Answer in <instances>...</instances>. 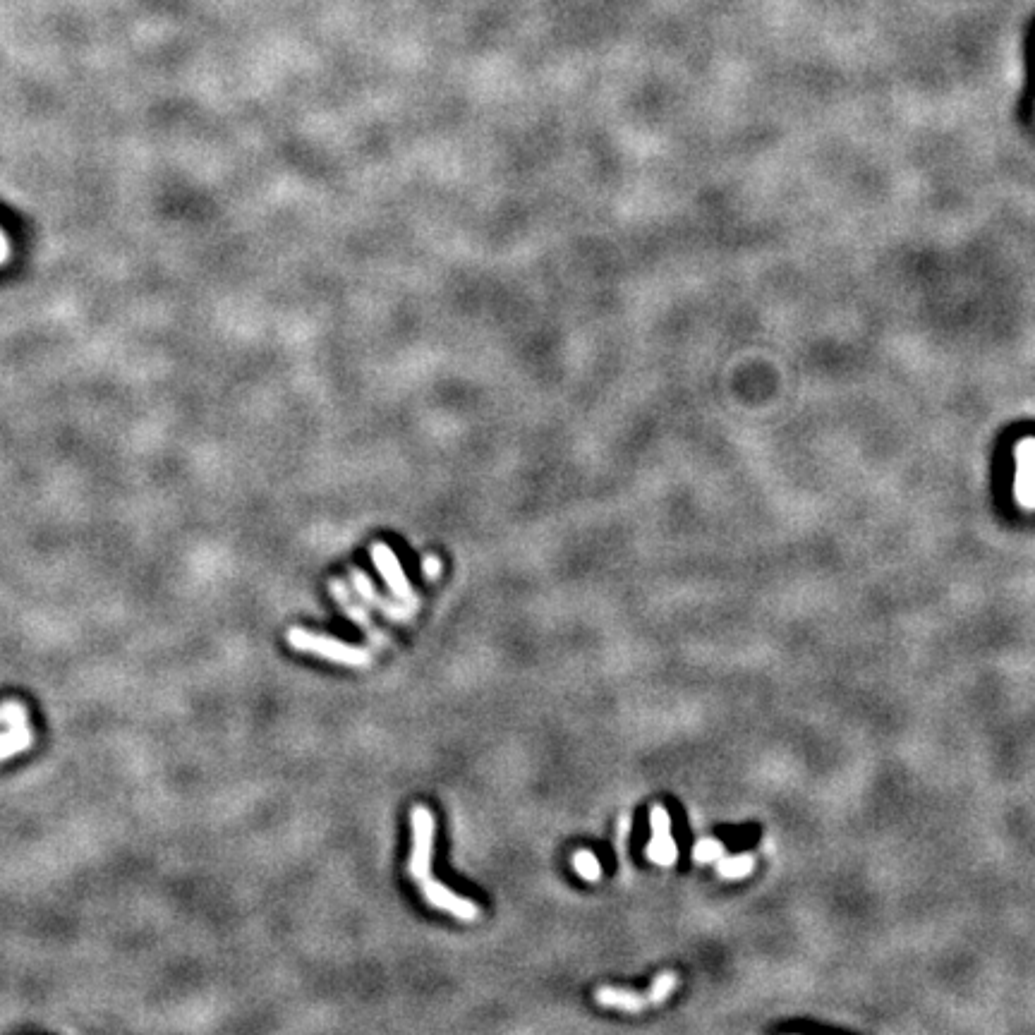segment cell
Wrapping results in <instances>:
<instances>
[{
	"label": "cell",
	"instance_id": "1",
	"mask_svg": "<svg viewBox=\"0 0 1035 1035\" xmlns=\"http://www.w3.org/2000/svg\"><path fill=\"white\" fill-rule=\"evenodd\" d=\"M288 643L293 645L295 650L310 652V655L329 659V662L336 664H345V667H367V664L372 662V652L365 650V647L343 643V640L329 638V635L305 631V628H290Z\"/></svg>",
	"mask_w": 1035,
	"mask_h": 1035
},
{
	"label": "cell",
	"instance_id": "2",
	"mask_svg": "<svg viewBox=\"0 0 1035 1035\" xmlns=\"http://www.w3.org/2000/svg\"><path fill=\"white\" fill-rule=\"evenodd\" d=\"M676 985H679V976L676 973H659V976L655 978V983L650 985V990L645 992V995H640V992H633V990H623V988H599L595 992V1000L597 1004H602V1007H609V1009H621V1012H643V1009L647 1007H659V1004L667 1002V997H671V992L676 990Z\"/></svg>",
	"mask_w": 1035,
	"mask_h": 1035
},
{
	"label": "cell",
	"instance_id": "3",
	"mask_svg": "<svg viewBox=\"0 0 1035 1035\" xmlns=\"http://www.w3.org/2000/svg\"><path fill=\"white\" fill-rule=\"evenodd\" d=\"M410 825H413V851H410V875L417 882H427L432 877V853H434V822L432 810L425 805H415L410 813Z\"/></svg>",
	"mask_w": 1035,
	"mask_h": 1035
},
{
	"label": "cell",
	"instance_id": "4",
	"mask_svg": "<svg viewBox=\"0 0 1035 1035\" xmlns=\"http://www.w3.org/2000/svg\"><path fill=\"white\" fill-rule=\"evenodd\" d=\"M0 724H8V731L0 734V760H8L32 746V726H29L27 710L20 702L10 700L0 705Z\"/></svg>",
	"mask_w": 1035,
	"mask_h": 1035
},
{
	"label": "cell",
	"instance_id": "5",
	"mask_svg": "<svg viewBox=\"0 0 1035 1035\" xmlns=\"http://www.w3.org/2000/svg\"><path fill=\"white\" fill-rule=\"evenodd\" d=\"M372 561L374 566H377V571L381 578H384V583L389 585L391 595L398 599V602H403L405 607L410 609H417V597H415V590L413 585H410L408 575H405L401 561H398V556L393 554V549L389 547V544L384 542H377L372 544Z\"/></svg>",
	"mask_w": 1035,
	"mask_h": 1035
},
{
	"label": "cell",
	"instance_id": "6",
	"mask_svg": "<svg viewBox=\"0 0 1035 1035\" xmlns=\"http://www.w3.org/2000/svg\"><path fill=\"white\" fill-rule=\"evenodd\" d=\"M329 587H331V595H334V599L338 602V607L343 609V614L348 616V619L353 621V623H357V626H360L362 631H365L367 638L372 640V645L381 647V650L391 645L389 635L381 631L377 623L372 621L367 604L357 599V592L350 590V587L345 585V580H331Z\"/></svg>",
	"mask_w": 1035,
	"mask_h": 1035
},
{
	"label": "cell",
	"instance_id": "7",
	"mask_svg": "<svg viewBox=\"0 0 1035 1035\" xmlns=\"http://www.w3.org/2000/svg\"><path fill=\"white\" fill-rule=\"evenodd\" d=\"M650 829L652 837L650 844H647L645 856L650 858L652 863L662 865V868H669L679 861V846H676L674 834H671V817L662 805H652L650 810Z\"/></svg>",
	"mask_w": 1035,
	"mask_h": 1035
},
{
	"label": "cell",
	"instance_id": "8",
	"mask_svg": "<svg viewBox=\"0 0 1035 1035\" xmlns=\"http://www.w3.org/2000/svg\"><path fill=\"white\" fill-rule=\"evenodd\" d=\"M350 583H353L357 597H360L367 607L377 609L381 616H386V619H391L396 623H408L410 619H413V609L405 607V604L398 602V599H389V597L381 595L377 587H374L372 580H369V575L365 571H360V568H353V571H350Z\"/></svg>",
	"mask_w": 1035,
	"mask_h": 1035
},
{
	"label": "cell",
	"instance_id": "9",
	"mask_svg": "<svg viewBox=\"0 0 1035 1035\" xmlns=\"http://www.w3.org/2000/svg\"><path fill=\"white\" fill-rule=\"evenodd\" d=\"M422 894H425L429 904L434 906V909H441L446 913H451L453 918L463 920V923H472V920L480 918V909H477L475 901L465 899V897H458L453 889H449L446 885H441L439 880H434V877H429L427 882H422L420 885Z\"/></svg>",
	"mask_w": 1035,
	"mask_h": 1035
},
{
	"label": "cell",
	"instance_id": "10",
	"mask_svg": "<svg viewBox=\"0 0 1035 1035\" xmlns=\"http://www.w3.org/2000/svg\"><path fill=\"white\" fill-rule=\"evenodd\" d=\"M1016 499L1024 508H1035V439L1028 437L1016 449Z\"/></svg>",
	"mask_w": 1035,
	"mask_h": 1035
},
{
	"label": "cell",
	"instance_id": "11",
	"mask_svg": "<svg viewBox=\"0 0 1035 1035\" xmlns=\"http://www.w3.org/2000/svg\"><path fill=\"white\" fill-rule=\"evenodd\" d=\"M571 863H573L575 873H578L587 882H597L599 877H602V863H599V858L592 851H587V849L575 851Z\"/></svg>",
	"mask_w": 1035,
	"mask_h": 1035
},
{
	"label": "cell",
	"instance_id": "12",
	"mask_svg": "<svg viewBox=\"0 0 1035 1035\" xmlns=\"http://www.w3.org/2000/svg\"><path fill=\"white\" fill-rule=\"evenodd\" d=\"M719 875L726 877V880H741L753 873L755 861L750 856H731V858H719L717 863Z\"/></svg>",
	"mask_w": 1035,
	"mask_h": 1035
},
{
	"label": "cell",
	"instance_id": "13",
	"mask_svg": "<svg viewBox=\"0 0 1035 1035\" xmlns=\"http://www.w3.org/2000/svg\"><path fill=\"white\" fill-rule=\"evenodd\" d=\"M722 853H724V846L719 844L717 839H700L698 844H695V849H693V856H695V861H698V863H714V861H719V858H722Z\"/></svg>",
	"mask_w": 1035,
	"mask_h": 1035
},
{
	"label": "cell",
	"instance_id": "14",
	"mask_svg": "<svg viewBox=\"0 0 1035 1035\" xmlns=\"http://www.w3.org/2000/svg\"><path fill=\"white\" fill-rule=\"evenodd\" d=\"M422 571L427 573V578H439L441 575V561L437 559V556H427L425 561H422Z\"/></svg>",
	"mask_w": 1035,
	"mask_h": 1035
},
{
	"label": "cell",
	"instance_id": "15",
	"mask_svg": "<svg viewBox=\"0 0 1035 1035\" xmlns=\"http://www.w3.org/2000/svg\"><path fill=\"white\" fill-rule=\"evenodd\" d=\"M8 254H10V245H8V238H5V235H3V230H0V264H3V262H5V259H8Z\"/></svg>",
	"mask_w": 1035,
	"mask_h": 1035
}]
</instances>
